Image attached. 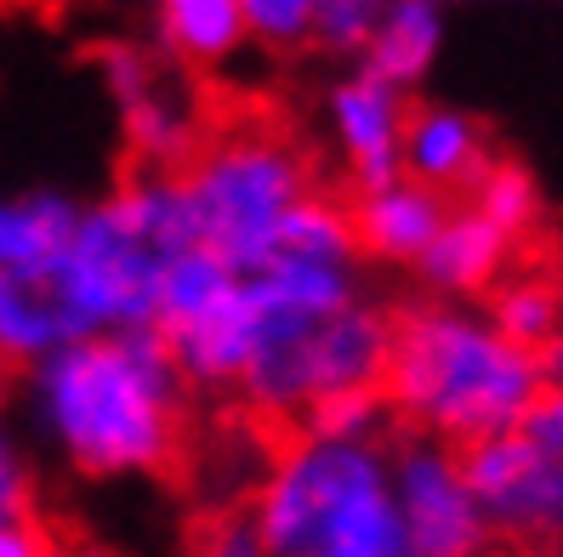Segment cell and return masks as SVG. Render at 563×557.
<instances>
[{
	"label": "cell",
	"instance_id": "e0dca14e",
	"mask_svg": "<svg viewBox=\"0 0 563 557\" xmlns=\"http://www.w3.org/2000/svg\"><path fill=\"white\" fill-rule=\"evenodd\" d=\"M69 342L75 331L52 297L46 274H0V365L29 376Z\"/></svg>",
	"mask_w": 563,
	"mask_h": 557
},
{
	"label": "cell",
	"instance_id": "ffe728a7",
	"mask_svg": "<svg viewBox=\"0 0 563 557\" xmlns=\"http://www.w3.org/2000/svg\"><path fill=\"white\" fill-rule=\"evenodd\" d=\"M467 205L478 216H489L507 239H523L541 216V188L523 166H507V159H489V171L467 188Z\"/></svg>",
	"mask_w": 563,
	"mask_h": 557
},
{
	"label": "cell",
	"instance_id": "484cf974",
	"mask_svg": "<svg viewBox=\"0 0 563 557\" xmlns=\"http://www.w3.org/2000/svg\"><path fill=\"white\" fill-rule=\"evenodd\" d=\"M529 427H541L547 438L563 444V387H547V392H541V404H536V415H529Z\"/></svg>",
	"mask_w": 563,
	"mask_h": 557
},
{
	"label": "cell",
	"instance_id": "44dd1931",
	"mask_svg": "<svg viewBox=\"0 0 563 557\" xmlns=\"http://www.w3.org/2000/svg\"><path fill=\"white\" fill-rule=\"evenodd\" d=\"M35 517V455H29L23 421L0 404V523Z\"/></svg>",
	"mask_w": 563,
	"mask_h": 557
},
{
	"label": "cell",
	"instance_id": "30bf717a",
	"mask_svg": "<svg viewBox=\"0 0 563 557\" xmlns=\"http://www.w3.org/2000/svg\"><path fill=\"white\" fill-rule=\"evenodd\" d=\"M324 125H330V148H336L353 188H376V182L405 171L410 103H405V91H393L387 80L364 75V69L342 75L324 97Z\"/></svg>",
	"mask_w": 563,
	"mask_h": 557
},
{
	"label": "cell",
	"instance_id": "ac0fdd59",
	"mask_svg": "<svg viewBox=\"0 0 563 557\" xmlns=\"http://www.w3.org/2000/svg\"><path fill=\"white\" fill-rule=\"evenodd\" d=\"M495 319V331L512 336L518 347L541 353L563 336V290L541 274H518V279H501L495 285V297L484 308Z\"/></svg>",
	"mask_w": 563,
	"mask_h": 557
},
{
	"label": "cell",
	"instance_id": "7a4b0ae2",
	"mask_svg": "<svg viewBox=\"0 0 563 557\" xmlns=\"http://www.w3.org/2000/svg\"><path fill=\"white\" fill-rule=\"evenodd\" d=\"M251 358L234 399L268 421H302L319 399L382 387L393 319L364 302L358 256L274 250L245 274Z\"/></svg>",
	"mask_w": 563,
	"mask_h": 557
},
{
	"label": "cell",
	"instance_id": "8992f818",
	"mask_svg": "<svg viewBox=\"0 0 563 557\" xmlns=\"http://www.w3.org/2000/svg\"><path fill=\"white\" fill-rule=\"evenodd\" d=\"M177 177L194 216V239L234 261L240 274L262 268L279 250L285 222L313 193L308 159L268 125H234L200 143V154Z\"/></svg>",
	"mask_w": 563,
	"mask_h": 557
},
{
	"label": "cell",
	"instance_id": "5b68a950",
	"mask_svg": "<svg viewBox=\"0 0 563 557\" xmlns=\"http://www.w3.org/2000/svg\"><path fill=\"white\" fill-rule=\"evenodd\" d=\"M245 523L268 557H410L387 444L296 433L256 478Z\"/></svg>",
	"mask_w": 563,
	"mask_h": 557
},
{
	"label": "cell",
	"instance_id": "d6986e66",
	"mask_svg": "<svg viewBox=\"0 0 563 557\" xmlns=\"http://www.w3.org/2000/svg\"><path fill=\"white\" fill-rule=\"evenodd\" d=\"M387 392L382 387H347V392H330L319 399L296 433H313V438H330V444H387Z\"/></svg>",
	"mask_w": 563,
	"mask_h": 557
},
{
	"label": "cell",
	"instance_id": "5bb4252c",
	"mask_svg": "<svg viewBox=\"0 0 563 557\" xmlns=\"http://www.w3.org/2000/svg\"><path fill=\"white\" fill-rule=\"evenodd\" d=\"M444 52V12L433 0H387V12L358 46V69L387 80L393 91H410L433 75Z\"/></svg>",
	"mask_w": 563,
	"mask_h": 557
},
{
	"label": "cell",
	"instance_id": "83f0119b",
	"mask_svg": "<svg viewBox=\"0 0 563 557\" xmlns=\"http://www.w3.org/2000/svg\"><path fill=\"white\" fill-rule=\"evenodd\" d=\"M433 7L444 12V7H478V0H433Z\"/></svg>",
	"mask_w": 563,
	"mask_h": 557
},
{
	"label": "cell",
	"instance_id": "2e32d148",
	"mask_svg": "<svg viewBox=\"0 0 563 557\" xmlns=\"http://www.w3.org/2000/svg\"><path fill=\"white\" fill-rule=\"evenodd\" d=\"M80 200L57 188H23L0 200V274H46L69 250Z\"/></svg>",
	"mask_w": 563,
	"mask_h": 557
},
{
	"label": "cell",
	"instance_id": "603a6c76",
	"mask_svg": "<svg viewBox=\"0 0 563 557\" xmlns=\"http://www.w3.org/2000/svg\"><path fill=\"white\" fill-rule=\"evenodd\" d=\"M382 12H387V0H319L313 41H324L330 52H358Z\"/></svg>",
	"mask_w": 563,
	"mask_h": 557
},
{
	"label": "cell",
	"instance_id": "7c38bea8",
	"mask_svg": "<svg viewBox=\"0 0 563 557\" xmlns=\"http://www.w3.org/2000/svg\"><path fill=\"white\" fill-rule=\"evenodd\" d=\"M489 171V137L467 109L421 103L405 125V177L433 193H467Z\"/></svg>",
	"mask_w": 563,
	"mask_h": 557
},
{
	"label": "cell",
	"instance_id": "d4e9b609",
	"mask_svg": "<svg viewBox=\"0 0 563 557\" xmlns=\"http://www.w3.org/2000/svg\"><path fill=\"white\" fill-rule=\"evenodd\" d=\"M57 546L46 541V530L35 517H18V523H0V557H52Z\"/></svg>",
	"mask_w": 563,
	"mask_h": 557
},
{
	"label": "cell",
	"instance_id": "4316f807",
	"mask_svg": "<svg viewBox=\"0 0 563 557\" xmlns=\"http://www.w3.org/2000/svg\"><path fill=\"white\" fill-rule=\"evenodd\" d=\"M541 376H547V387H563V336L552 347H541Z\"/></svg>",
	"mask_w": 563,
	"mask_h": 557
},
{
	"label": "cell",
	"instance_id": "f1b7e54d",
	"mask_svg": "<svg viewBox=\"0 0 563 557\" xmlns=\"http://www.w3.org/2000/svg\"><path fill=\"white\" fill-rule=\"evenodd\" d=\"M52 557H97V552H52Z\"/></svg>",
	"mask_w": 563,
	"mask_h": 557
},
{
	"label": "cell",
	"instance_id": "6da1fadb",
	"mask_svg": "<svg viewBox=\"0 0 563 557\" xmlns=\"http://www.w3.org/2000/svg\"><path fill=\"white\" fill-rule=\"evenodd\" d=\"M188 392L154 331L86 336L23 376V427L80 478H154L183 449Z\"/></svg>",
	"mask_w": 563,
	"mask_h": 557
},
{
	"label": "cell",
	"instance_id": "9a60e30c",
	"mask_svg": "<svg viewBox=\"0 0 563 557\" xmlns=\"http://www.w3.org/2000/svg\"><path fill=\"white\" fill-rule=\"evenodd\" d=\"M154 35L183 69H228L251 46L240 0H154Z\"/></svg>",
	"mask_w": 563,
	"mask_h": 557
},
{
	"label": "cell",
	"instance_id": "7402d4cb",
	"mask_svg": "<svg viewBox=\"0 0 563 557\" xmlns=\"http://www.w3.org/2000/svg\"><path fill=\"white\" fill-rule=\"evenodd\" d=\"M240 7H245V23H251V41L256 46L290 52V46H308L313 41L319 0H240Z\"/></svg>",
	"mask_w": 563,
	"mask_h": 557
},
{
	"label": "cell",
	"instance_id": "52a82bcc",
	"mask_svg": "<svg viewBox=\"0 0 563 557\" xmlns=\"http://www.w3.org/2000/svg\"><path fill=\"white\" fill-rule=\"evenodd\" d=\"M489 535L518 546H563V444L541 427H512L461 449Z\"/></svg>",
	"mask_w": 563,
	"mask_h": 557
},
{
	"label": "cell",
	"instance_id": "ba28073f",
	"mask_svg": "<svg viewBox=\"0 0 563 557\" xmlns=\"http://www.w3.org/2000/svg\"><path fill=\"white\" fill-rule=\"evenodd\" d=\"M393 455V506L410 557H484L489 552V517L473 495V478L461 449L433 438H399Z\"/></svg>",
	"mask_w": 563,
	"mask_h": 557
},
{
	"label": "cell",
	"instance_id": "cb8c5ba5",
	"mask_svg": "<svg viewBox=\"0 0 563 557\" xmlns=\"http://www.w3.org/2000/svg\"><path fill=\"white\" fill-rule=\"evenodd\" d=\"M194 557H268V552H262V541H256V530L245 517H222Z\"/></svg>",
	"mask_w": 563,
	"mask_h": 557
},
{
	"label": "cell",
	"instance_id": "9c48e42d",
	"mask_svg": "<svg viewBox=\"0 0 563 557\" xmlns=\"http://www.w3.org/2000/svg\"><path fill=\"white\" fill-rule=\"evenodd\" d=\"M103 86L120 114L125 148L137 154L143 171H183L200 154V125L194 103L159 75V63L137 46H109L103 52Z\"/></svg>",
	"mask_w": 563,
	"mask_h": 557
},
{
	"label": "cell",
	"instance_id": "3957f363",
	"mask_svg": "<svg viewBox=\"0 0 563 557\" xmlns=\"http://www.w3.org/2000/svg\"><path fill=\"white\" fill-rule=\"evenodd\" d=\"M382 392L393 421H405L416 438L473 449L529 427L547 376L541 353L501 336L484 308L433 297L393 319Z\"/></svg>",
	"mask_w": 563,
	"mask_h": 557
},
{
	"label": "cell",
	"instance_id": "8fae6325",
	"mask_svg": "<svg viewBox=\"0 0 563 557\" xmlns=\"http://www.w3.org/2000/svg\"><path fill=\"white\" fill-rule=\"evenodd\" d=\"M353 216V245L358 261H382V268H416L427 245L439 239V227L450 216V200L433 188L410 182L405 171L387 177L376 188H353L347 200Z\"/></svg>",
	"mask_w": 563,
	"mask_h": 557
},
{
	"label": "cell",
	"instance_id": "277c9868",
	"mask_svg": "<svg viewBox=\"0 0 563 557\" xmlns=\"http://www.w3.org/2000/svg\"><path fill=\"white\" fill-rule=\"evenodd\" d=\"M188 245L200 239H194L177 171H137L97 205H80L69 250L46 268V285L75 342L154 331L159 274Z\"/></svg>",
	"mask_w": 563,
	"mask_h": 557
},
{
	"label": "cell",
	"instance_id": "4fadbf2b",
	"mask_svg": "<svg viewBox=\"0 0 563 557\" xmlns=\"http://www.w3.org/2000/svg\"><path fill=\"white\" fill-rule=\"evenodd\" d=\"M512 250H518V239H507L489 216H478L473 205H450L439 239L427 245L416 274L427 279V290H439L444 302H467L478 290H495L507 279Z\"/></svg>",
	"mask_w": 563,
	"mask_h": 557
}]
</instances>
